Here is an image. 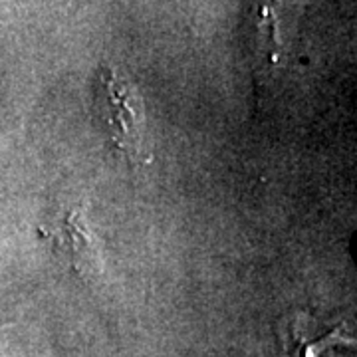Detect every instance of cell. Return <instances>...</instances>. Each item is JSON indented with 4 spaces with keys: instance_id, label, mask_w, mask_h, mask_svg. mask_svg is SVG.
<instances>
[{
    "instance_id": "6da1fadb",
    "label": "cell",
    "mask_w": 357,
    "mask_h": 357,
    "mask_svg": "<svg viewBox=\"0 0 357 357\" xmlns=\"http://www.w3.org/2000/svg\"><path fill=\"white\" fill-rule=\"evenodd\" d=\"M102 98L107 128L115 145L139 161L145 151V128H143V107L133 88L114 70L102 72Z\"/></svg>"
},
{
    "instance_id": "7a4b0ae2",
    "label": "cell",
    "mask_w": 357,
    "mask_h": 357,
    "mask_svg": "<svg viewBox=\"0 0 357 357\" xmlns=\"http://www.w3.org/2000/svg\"><path fill=\"white\" fill-rule=\"evenodd\" d=\"M66 252L74 260L77 270H84L91 264L93 260V248H91V238L88 236L86 229L76 217H70L66 220Z\"/></svg>"
},
{
    "instance_id": "3957f363",
    "label": "cell",
    "mask_w": 357,
    "mask_h": 357,
    "mask_svg": "<svg viewBox=\"0 0 357 357\" xmlns=\"http://www.w3.org/2000/svg\"><path fill=\"white\" fill-rule=\"evenodd\" d=\"M304 357H357V337L333 332L307 345Z\"/></svg>"
}]
</instances>
